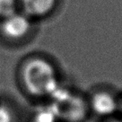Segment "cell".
Segmentation results:
<instances>
[{
	"instance_id": "obj_1",
	"label": "cell",
	"mask_w": 122,
	"mask_h": 122,
	"mask_svg": "<svg viewBox=\"0 0 122 122\" xmlns=\"http://www.w3.org/2000/svg\"><path fill=\"white\" fill-rule=\"evenodd\" d=\"M22 81L31 95L50 96L59 85L56 69L49 61L41 57L28 60L23 66Z\"/></svg>"
},
{
	"instance_id": "obj_2",
	"label": "cell",
	"mask_w": 122,
	"mask_h": 122,
	"mask_svg": "<svg viewBox=\"0 0 122 122\" xmlns=\"http://www.w3.org/2000/svg\"><path fill=\"white\" fill-rule=\"evenodd\" d=\"M50 103L57 112L59 119L66 122H80L87 115V105L83 98L67 89L57 86L50 96Z\"/></svg>"
},
{
	"instance_id": "obj_3",
	"label": "cell",
	"mask_w": 122,
	"mask_h": 122,
	"mask_svg": "<svg viewBox=\"0 0 122 122\" xmlns=\"http://www.w3.org/2000/svg\"><path fill=\"white\" fill-rule=\"evenodd\" d=\"M1 29L4 35L8 39L19 40L30 31V22L26 15L15 13L5 18Z\"/></svg>"
},
{
	"instance_id": "obj_4",
	"label": "cell",
	"mask_w": 122,
	"mask_h": 122,
	"mask_svg": "<svg viewBox=\"0 0 122 122\" xmlns=\"http://www.w3.org/2000/svg\"><path fill=\"white\" fill-rule=\"evenodd\" d=\"M91 107L99 116H110L116 111L118 104L113 95L106 92H101L92 96Z\"/></svg>"
},
{
	"instance_id": "obj_5",
	"label": "cell",
	"mask_w": 122,
	"mask_h": 122,
	"mask_svg": "<svg viewBox=\"0 0 122 122\" xmlns=\"http://www.w3.org/2000/svg\"><path fill=\"white\" fill-rule=\"evenodd\" d=\"M56 2L57 0H22V5L27 16L42 17L53 10Z\"/></svg>"
},
{
	"instance_id": "obj_6",
	"label": "cell",
	"mask_w": 122,
	"mask_h": 122,
	"mask_svg": "<svg viewBox=\"0 0 122 122\" xmlns=\"http://www.w3.org/2000/svg\"><path fill=\"white\" fill-rule=\"evenodd\" d=\"M59 120L60 119L51 104L38 108L33 115V122H58Z\"/></svg>"
},
{
	"instance_id": "obj_7",
	"label": "cell",
	"mask_w": 122,
	"mask_h": 122,
	"mask_svg": "<svg viewBox=\"0 0 122 122\" xmlns=\"http://www.w3.org/2000/svg\"><path fill=\"white\" fill-rule=\"evenodd\" d=\"M16 13V0H0V17L6 18Z\"/></svg>"
},
{
	"instance_id": "obj_8",
	"label": "cell",
	"mask_w": 122,
	"mask_h": 122,
	"mask_svg": "<svg viewBox=\"0 0 122 122\" xmlns=\"http://www.w3.org/2000/svg\"><path fill=\"white\" fill-rule=\"evenodd\" d=\"M13 115L8 107L0 105V122H12Z\"/></svg>"
},
{
	"instance_id": "obj_9",
	"label": "cell",
	"mask_w": 122,
	"mask_h": 122,
	"mask_svg": "<svg viewBox=\"0 0 122 122\" xmlns=\"http://www.w3.org/2000/svg\"><path fill=\"white\" fill-rule=\"evenodd\" d=\"M111 122H122L121 120H113V121H111Z\"/></svg>"
}]
</instances>
